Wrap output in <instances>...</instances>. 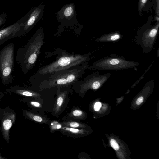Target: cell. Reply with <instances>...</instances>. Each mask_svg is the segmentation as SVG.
<instances>
[{
  "label": "cell",
  "instance_id": "6",
  "mask_svg": "<svg viewBox=\"0 0 159 159\" xmlns=\"http://www.w3.org/2000/svg\"><path fill=\"white\" fill-rule=\"evenodd\" d=\"M111 75L109 73L102 75L95 72L81 80H79L72 85L74 89L83 94L89 89H97L104 84Z\"/></svg>",
  "mask_w": 159,
  "mask_h": 159
},
{
  "label": "cell",
  "instance_id": "14",
  "mask_svg": "<svg viewBox=\"0 0 159 159\" xmlns=\"http://www.w3.org/2000/svg\"><path fill=\"white\" fill-rule=\"evenodd\" d=\"M122 37V36L121 34L118 32H116L102 35L97 38L95 41L101 42H115L120 40Z\"/></svg>",
  "mask_w": 159,
  "mask_h": 159
},
{
  "label": "cell",
  "instance_id": "3",
  "mask_svg": "<svg viewBox=\"0 0 159 159\" xmlns=\"http://www.w3.org/2000/svg\"><path fill=\"white\" fill-rule=\"evenodd\" d=\"M88 63L47 75L48 76V78L41 81V85L48 88H68L78 80L89 68L90 66Z\"/></svg>",
  "mask_w": 159,
  "mask_h": 159
},
{
  "label": "cell",
  "instance_id": "13",
  "mask_svg": "<svg viewBox=\"0 0 159 159\" xmlns=\"http://www.w3.org/2000/svg\"><path fill=\"white\" fill-rule=\"evenodd\" d=\"M60 129L63 134L68 137H82L87 134V131L82 129H78L62 126Z\"/></svg>",
  "mask_w": 159,
  "mask_h": 159
},
{
  "label": "cell",
  "instance_id": "2",
  "mask_svg": "<svg viewBox=\"0 0 159 159\" xmlns=\"http://www.w3.org/2000/svg\"><path fill=\"white\" fill-rule=\"evenodd\" d=\"M44 30L40 27L24 46L17 49L16 61L23 73L27 74L35 66L37 57L44 44Z\"/></svg>",
  "mask_w": 159,
  "mask_h": 159
},
{
  "label": "cell",
  "instance_id": "12",
  "mask_svg": "<svg viewBox=\"0 0 159 159\" xmlns=\"http://www.w3.org/2000/svg\"><path fill=\"white\" fill-rule=\"evenodd\" d=\"M20 28L10 26L0 30V45L7 40L14 38H20Z\"/></svg>",
  "mask_w": 159,
  "mask_h": 159
},
{
  "label": "cell",
  "instance_id": "5",
  "mask_svg": "<svg viewBox=\"0 0 159 159\" xmlns=\"http://www.w3.org/2000/svg\"><path fill=\"white\" fill-rule=\"evenodd\" d=\"M15 45L10 43L0 51V77L6 85L13 82Z\"/></svg>",
  "mask_w": 159,
  "mask_h": 159
},
{
  "label": "cell",
  "instance_id": "26",
  "mask_svg": "<svg viewBox=\"0 0 159 159\" xmlns=\"http://www.w3.org/2000/svg\"><path fill=\"white\" fill-rule=\"evenodd\" d=\"M155 18H156V20L157 21L159 22V16H156Z\"/></svg>",
  "mask_w": 159,
  "mask_h": 159
},
{
  "label": "cell",
  "instance_id": "16",
  "mask_svg": "<svg viewBox=\"0 0 159 159\" xmlns=\"http://www.w3.org/2000/svg\"><path fill=\"white\" fill-rule=\"evenodd\" d=\"M23 113L25 116L35 122L46 123L48 121V120L42 116L30 112L25 111H24L23 112Z\"/></svg>",
  "mask_w": 159,
  "mask_h": 159
},
{
  "label": "cell",
  "instance_id": "11",
  "mask_svg": "<svg viewBox=\"0 0 159 159\" xmlns=\"http://www.w3.org/2000/svg\"><path fill=\"white\" fill-rule=\"evenodd\" d=\"M6 91L9 93H14L26 97L37 98L41 96L37 92L23 85H16L11 86L7 89Z\"/></svg>",
  "mask_w": 159,
  "mask_h": 159
},
{
  "label": "cell",
  "instance_id": "7",
  "mask_svg": "<svg viewBox=\"0 0 159 159\" xmlns=\"http://www.w3.org/2000/svg\"><path fill=\"white\" fill-rule=\"evenodd\" d=\"M159 27V22L154 26L145 30L135 38L136 44L141 47L143 53L147 54L154 49Z\"/></svg>",
  "mask_w": 159,
  "mask_h": 159
},
{
  "label": "cell",
  "instance_id": "25",
  "mask_svg": "<svg viewBox=\"0 0 159 159\" xmlns=\"http://www.w3.org/2000/svg\"><path fill=\"white\" fill-rule=\"evenodd\" d=\"M4 95V94L0 91V99Z\"/></svg>",
  "mask_w": 159,
  "mask_h": 159
},
{
  "label": "cell",
  "instance_id": "27",
  "mask_svg": "<svg viewBox=\"0 0 159 159\" xmlns=\"http://www.w3.org/2000/svg\"><path fill=\"white\" fill-rule=\"evenodd\" d=\"M7 159V158L4 157H2L1 156V153L0 152V159Z\"/></svg>",
  "mask_w": 159,
  "mask_h": 159
},
{
  "label": "cell",
  "instance_id": "1",
  "mask_svg": "<svg viewBox=\"0 0 159 159\" xmlns=\"http://www.w3.org/2000/svg\"><path fill=\"white\" fill-rule=\"evenodd\" d=\"M52 53L57 55L56 60L39 68L31 77L43 76L55 72L70 69L88 62L90 59L92 53L73 54L69 53L66 50L57 48Z\"/></svg>",
  "mask_w": 159,
  "mask_h": 159
},
{
  "label": "cell",
  "instance_id": "10",
  "mask_svg": "<svg viewBox=\"0 0 159 159\" xmlns=\"http://www.w3.org/2000/svg\"><path fill=\"white\" fill-rule=\"evenodd\" d=\"M44 7L43 3L42 2L32 10L26 24L22 31L21 37L27 33L38 21L44 19L43 18V16Z\"/></svg>",
  "mask_w": 159,
  "mask_h": 159
},
{
  "label": "cell",
  "instance_id": "22",
  "mask_svg": "<svg viewBox=\"0 0 159 159\" xmlns=\"http://www.w3.org/2000/svg\"><path fill=\"white\" fill-rule=\"evenodd\" d=\"M101 107V104L99 102H96L94 105V109L95 111H98Z\"/></svg>",
  "mask_w": 159,
  "mask_h": 159
},
{
  "label": "cell",
  "instance_id": "18",
  "mask_svg": "<svg viewBox=\"0 0 159 159\" xmlns=\"http://www.w3.org/2000/svg\"><path fill=\"white\" fill-rule=\"evenodd\" d=\"M84 114V112L81 110L79 109H75L73 111L69 114V116L75 119H82Z\"/></svg>",
  "mask_w": 159,
  "mask_h": 159
},
{
  "label": "cell",
  "instance_id": "4",
  "mask_svg": "<svg viewBox=\"0 0 159 159\" xmlns=\"http://www.w3.org/2000/svg\"><path fill=\"white\" fill-rule=\"evenodd\" d=\"M140 65L138 62L127 60L122 56L113 54L94 61L89 68L93 70L119 71Z\"/></svg>",
  "mask_w": 159,
  "mask_h": 159
},
{
  "label": "cell",
  "instance_id": "19",
  "mask_svg": "<svg viewBox=\"0 0 159 159\" xmlns=\"http://www.w3.org/2000/svg\"><path fill=\"white\" fill-rule=\"evenodd\" d=\"M110 143L111 146L115 150H118L119 149V146L115 139H112L110 141Z\"/></svg>",
  "mask_w": 159,
  "mask_h": 159
},
{
  "label": "cell",
  "instance_id": "9",
  "mask_svg": "<svg viewBox=\"0 0 159 159\" xmlns=\"http://www.w3.org/2000/svg\"><path fill=\"white\" fill-rule=\"evenodd\" d=\"M10 110L3 109L1 115L2 117L0 118L1 121V129L3 138L8 143L9 142L10 130L16 120L15 112L12 111H10Z\"/></svg>",
  "mask_w": 159,
  "mask_h": 159
},
{
  "label": "cell",
  "instance_id": "24",
  "mask_svg": "<svg viewBox=\"0 0 159 159\" xmlns=\"http://www.w3.org/2000/svg\"><path fill=\"white\" fill-rule=\"evenodd\" d=\"M157 2V8H156V11H157V16H159V0H156Z\"/></svg>",
  "mask_w": 159,
  "mask_h": 159
},
{
  "label": "cell",
  "instance_id": "15",
  "mask_svg": "<svg viewBox=\"0 0 159 159\" xmlns=\"http://www.w3.org/2000/svg\"><path fill=\"white\" fill-rule=\"evenodd\" d=\"M58 88V97L55 108V111L56 114L60 111L68 93V91L67 90L61 91L60 88Z\"/></svg>",
  "mask_w": 159,
  "mask_h": 159
},
{
  "label": "cell",
  "instance_id": "17",
  "mask_svg": "<svg viewBox=\"0 0 159 159\" xmlns=\"http://www.w3.org/2000/svg\"><path fill=\"white\" fill-rule=\"evenodd\" d=\"M62 126L66 127L72 128H79L82 129L85 128V126L83 124L78 122L68 121L62 123L61 124Z\"/></svg>",
  "mask_w": 159,
  "mask_h": 159
},
{
  "label": "cell",
  "instance_id": "23",
  "mask_svg": "<svg viewBox=\"0 0 159 159\" xmlns=\"http://www.w3.org/2000/svg\"><path fill=\"white\" fill-rule=\"evenodd\" d=\"M144 99V98L143 96H140L137 100L136 103L138 105L140 104L143 102Z\"/></svg>",
  "mask_w": 159,
  "mask_h": 159
},
{
  "label": "cell",
  "instance_id": "8",
  "mask_svg": "<svg viewBox=\"0 0 159 159\" xmlns=\"http://www.w3.org/2000/svg\"><path fill=\"white\" fill-rule=\"evenodd\" d=\"M55 14L57 21L62 25L70 26L78 23L75 7L73 3L64 5Z\"/></svg>",
  "mask_w": 159,
  "mask_h": 159
},
{
  "label": "cell",
  "instance_id": "20",
  "mask_svg": "<svg viewBox=\"0 0 159 159\" xmlns=\"http://www.w3.org/2000/svg\"><path fill=\"white\" fill-rule=\"evenodd\" d=\"M147 0H139V12L141 11L145 7V4Z\"/></svg>",
  "mask_w": 159,
  "mask_h": 159
},
{
  "label": "cell",
  "instance_id": "21",
  "mask_svg": "<svg viewBox=\"0 0 159 159\" xmlns=\"http://www.w3.org/2000/svg\"><path fill=\"white\" fill-rule=\"evenodd\" d=\"M30 104L33 107H40L41 105L39 103L35 101H30L29 102Z\"/></svg>",
  "mask_w": 159,
  "mask_h": 159
}]
</instances>
